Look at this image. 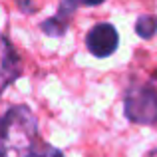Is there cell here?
Listing matches in <instances>:
<instances>
[{
	"instance_id": "6da1fadb",
	"label": "cell",
	"mask_w": 157,
	"mask_h": 157,
	"mask_svg": "<svg viewBox=\"0 0 157 157\" xmlns=\"http://www.w3.org/2000/svg\"><path fill=\"white\" fill-rule=\"evenodd\" d=\"M38 141V119L28 105H12L0 115V157H28Z\"/></svg>"
},
{
	"instance_id": "7a4b0ae2",
	"label": "cell",
	"mask_w": 157,
	"mask_h": 157,
	"mask_svg": "<svg viewBox=\"0 0 157 157\" xmlns=\"http://www.w3.org/2000/svg\"><path fill=\"white\" fill-rule=\"evenodd\" d=\"M123 105L127 119L133 123H157V78L149 76L145 80H131L123 96Z\"/></svg>"
},
{
	"instance_id": "3957f363",
	"label": "cell",
	"mask_w": 157,
	"mask_h": 157,
	"mask_svg": "<svg viewBox=\"0 0 157 157\" xmlns=\"http://www.w3.org/2000/svg\"><path fill=\"white\" fill-rule=\"evenodd\" d=\"M119 36L111 24L100 22L86 34V46L96 58H107L117 50Z\"/></svg>"
},
{
	"instance_id": "277c9868",
	"label": "cell",
	"mask_w": 157,
	"mask_h": 157,
	"mask_svg": "<svg viewBox=\"0 0 157 157\" xmlns=\"http://www.w3.org/2000/svg\"><path fill=\"white\" fill-rule=\"evenodd\" d=\"M20 72H22V62L14 44L6 36H0V94L12 82L18 80Z\"/></svg>"
},
{
	"instance_id": "5b68a950",
	"label": "cell",
	"mask_w": 157,
	"mask_h": 157,
	"mask_svg": "<svg viewBox=\"0 0 157 157\" xmlns=\"http://www.w3.org/2000/svg\"><path fill=\"white\" fill-rule=\"evenodd\" d=\"M76 8H78L76 0H62L60 6H58L56 16H52V18H48V20L42 22V26H40L42 32L46 36H52V38H58V36L66 34V30H68V26H70V20H72Z\"/></svg>"
},
{
	"instance_id": "8992f818",
	"label": "cell",
	"mask_w": 157,
	"mask_h": 157,
	"mask_svg": "<svg viewBox=\"0 0 157 157\" xmlns=\"http://www.w3.org/2000/svg\"><path fill=\"white\" fill-rule=\"evenodd\" d=\"M135 32H137V36H141L143 40L153 38L155 32H157V16L141 14L137 20H135Z\"/></svg>"
},
{
	"instance_id": "52a82bcc",
	"label": "cell",
	"mask_w": 157,
	"mask_h": 157,
	"mask_svg": "<svg viewBox=\"0 0 157 157\" xmlns=\"http://www.w3.org/2000/svg\"><path fill=\"white\" fill-rule=\"evenodd\" d=\"M28 157H64L58 147L50 145V143H42V141H36L34 149H32V153Z\"/></svg>"
},
{
	"instance_id": "ba28073f",
	"label": "cell",
	"mask_w": 157,
	"mask_h": 157,
	"mask_svg": "<svg viewBox=\"0 0 157 157\" xmlns=\"http://www.w3.org/2000/svg\"><path fill=\"white\" fill-rule=\"evenodd\" d=\"M16 4H18V6L22 8L24 12H28V14L34 10V6H32V0H16Z\"/></svg>"
},
{
	"instance_id": "9c48e42d",
	"label": "cell",
	"mask_w": 157,
	"mask_h": 157,
	"mask_svg": "<svg viewBox=\"0 0 157 157\" xmlns=\"http://www.w3.org/2000/svg\"><path fill=\"white\" fill-rule=\"evenodd\" d=\"M78 6H98V4L105 2V0H76Z\"/></svg>"
},
{
	"instance_id": "30bf717a",
	"label": "cell",
	"mask_w": 157,
	"mask_h": 157,
	"mask_svg": "<svg viewBox=\"0 0 157 157\" xmlns=\"http://www.w3.org/2000/svg\"><path fill=\"white\" fill-rule=\"evenodd\" d=\"M149 157H157V149H153V151H151V153H149Z\"/></svg>"
}]
</instances>
